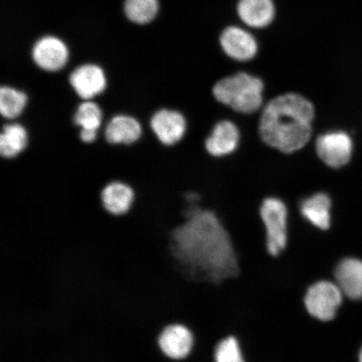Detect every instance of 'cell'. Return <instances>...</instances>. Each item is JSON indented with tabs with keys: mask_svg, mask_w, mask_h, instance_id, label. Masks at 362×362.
<instances>
[{
	"mask_svg": "<svg viewBox=\"0 0 362 362\" xmlns=\"http://www.w3.org/2000/svg\"><path fill=\"white\" fill-rule=\"evenodd\" d=\"M181 217L170 233L169 262L175 273L187 282L215 284L238 275L232 240L214 212L189 205Z\"/></svg>",
	"mask_w": 362,
	"mask_h": 362,
	"instance_id": "1",
	"label": "cell"
},
{
	"mask_svg": "<svg viewBox=\"0 0 362 362\" xmlns=\"http://www.w3.org/2000/svg\"><path fill=\"white\" fill-rule=\"evenodd\" d=\"M315 108L307 98L287 93L272 99L261 116L262 141L283 153L300 151L310 141Z\"/></svg>",
	"mask_w": 362,
	"mask_h": 362,
	"instance_id": "2",
	"label": "cell"
},
{
	"mask_svg": "<svg viewBox=\"0 0 362 362\" xmlns=\"http://www.w3.org/2000/svg\"><path fill=\"white\" fill-rule=\"evenodd\" d=\"M264 86L256 76L240 72L217 83L214 88L216 100L238 112L250 113L259 110L264 100Z\"/></svg>",
	"mask_w": 362,
	"mask_h": 362,
	"instance_id": "3",
	"label": "cell"
},
{
	"mask_svg": "<svg viewBox=\"0 0 362 362\" xmlns=\"http://www.w3.org/2000/svg\"><path fill=\"white\" fill-rule=\"evenodd\" d=\"M147 132L165 148L177 146L187 135L188 123L184 113L175 107H158L148 117L146 123Z\"/></svg>",
	"mask_w": 362,
	"mask_h": 362,
	"instance_id": "4",
	"label": "cell"
},
{
	"mask_svg": "<svg viewBox=\"0 0 362 362\" xmlns=\"http://www.w3.org/2000/svg\"><path fill=\"white\" fill-rule=\"evenodd\" d=\"M66 84L78 101L98 100L110 88V76L100 65L83 63L70 72Z\"/></svg>",
	"mask_w": 362,
	"mask_h": 362,
	"instance_id": "5",
	"label": "cell"
},
{
	"mask_svg": "<svg viewBox=\"0 0 362 362\" xmlns=\"http://www.w3.org/2000/svg\"><path fill=\"white\" fill-rule=\"evenodd\" d=\"M146 133V124L132 113L119 112L106 119L101 139L108 146L130 147L139 144Z\"/></svg>",
	"mask_w": 362,
	"mask_h": 362,
	"instance_id": "6",
	"label": "cell"
},
{
	"mask_svg": "<svg viewBox=\"0 0 362 362\" xmlns=\"http://www.w3.org/2000/svg\"><path fill=\"white\" fill-rule=\"evenodd\" d=\"M260 215L266 229L267 249L272 256L281 253L288 243V209L278 198H267L262 204Z\"/></svg>",
	"mask_w": 362,
	"mask_h": 362,
	"instance_id": "7",
	"label": "cell"
},
{
	"mask_svg": "<svg viewBox=\"0 0 362 362\" xmlns=\"http://www.w3.org/2000/svg\"><path fill=\"white\" fill-rule=\"evenodd\" d=\"M343 296L337 284L317 282L311 285L305 293V309L308 313L317 320H332L341 305Z\"/></svg>",
	"mask_w": 362,
	"mask_h": 362,
	"instance_id": "8",
	"label": "cell"
},
{
	"mask_svg": "<svg viewBox=\"0 0 362 362\" xmlns=\"http://www.w3.org/2000/svg\"><path fill=\"white\" fill-rule=\"evenodd\" d=\"M31 57L38 69L47 74H56L68 64L70 53L62 40L45 36L35 44Z\"/></svg>",
	"mask_w": 362,
	"mask_h": 362,
	"instance_id": "9",
	"label": "cell"
},
{
	"mask_svg": "<svg viewBox=\"0 0 362 362\" xmlns=\"http://www.w3.org/2000/svg\"><path fill=\"white\" fill-rule=\"evenodd\" d=\"M137 192L132 184L122 179H112L103 185L99 201L103 210L115 216H124L132 210Z\"/></svg>",
	"mask_w": 362,
	"mask_h": 362,
	"instance_id": "10",
	"label": "cell"
},
{
	"mask_svg": "<svg viewBox=\"0 0 362 362\" xmlns=\"http://www.w3.org/2000/svg\"><path fill=\"white\" fill-rule=\"evenodd\" d=\"M315 147L320 160L334 169L348 164L352 156V140L343 131H330L321 134L316 140Z\"/></svg>",
	"mask_w": 362,
	"mask_h": 362,
	"instance_id": "11",
	"label": "cell"
},
{
	"mask_svg": "<svg viewBox=\"0 0 362 362\" xmlns=\"http://www.w3.org/2000/svg\"><path fill=\"white\" fill-rule=\"evenodd\" d=\"M158 345L170 359L180 361L187 358L196 346V337L191 329L183 324H171L162 330Z\"/></svg>",
	"mask_w": 362,
	"mask_h": 362,
	"instance_id": "12",
	"label": "cell"
},
{
	"mask_svg": "<svg viewBox=\"0 0 362 362\" xmlns=\"http://www.w3.org/2000/svg\"><path fill=\"white\" fill-rule=\"evenodd\" d=\"M30 131L24 122H3L0 131V158L15 160L28 151L30 146Z\"/></svg>",
	"mask_w": 362,
	"mask_h": 362,
	"instance_id": "13",
	"label": "cell"
},
{
	"mask_svg": "<svg viewBox=\"0 0 362 362\" xmlns=\"http://www.w3.org/2000/svg\"><path fill=\"white\" fill-rule=\"evenodd\" d=\"M30 96L19 86L0 85V116L3 122L21 120L29 110Z\"/></svg>",
	"mask_w": 362,
	"mask_h": 362,
	"instance_id": "14",
	"label": "cell"
},
{
	"mask_svg": "<svg viewBox=\"0 0 362 362\" xmlns=\"http://www.w3.org/2000/svg\"><path fill=\"white\" fill-rule=\"evenodd\" d=\"M240 132L233 122L223 120L217 123L205 142L206 151L214 157L230 155L238 147Z\"/></svg>",
	"mask_w": 362,
	"mask_h": 362,
	"instance_id": "15",
	"label": "cell"
},
{
	"mask_svg": "<svg viewBox=\"0 0 362 362\" xmlns=\"http://www.w3.org/2000/svg\"><path fill=\"white\" fill-rule=\"evenodd\" d=\"M221 44L226 55L238 61L251 60L257 52V45L253 36L238 27L226 29L221 35Z\"/></svg>",
	"mask_w": 362,
	"mask_h": 362,
	"instance_id": "16",
	"label": "cell"
},
{
	"mask_svg": "<svg viewBox=\"0 0 362 362\" xmlns=\"http://www.w3.org/2000/svg\"><path fill=\"white\" fill-rule=\"evenodd\" d=\"M337 284L343 294L358 300L362 298V260L348 257L336 269Z\"/></svg>",
	"mask_w": 362,
	"mask_h": 362,
	"instance_id": "17",
	"label": "cell"
},
{
	"mask_svg": "<svg viewBox=\"0 0 362 362\" xmlns=\"http://www.w3.org/2000/svg\"><path fill=\"white\" fill-rule=\"evenodd\" d=\"M107 119L101 103L98 100L76 103L71 112V124L76 129L94 130L102 132Z\"/></svg>",
	"mask_w": 362,
	"mask_h": 362,
	"instance_id": "18",
	"label": "cell"
},
{
	"mask_svg": "<svg viewBox=\"0 0 362 362\" xmlns=\"http://www.w3.org/2000/svg\"><path fill=\"white\" fill-rule=\"evenodd\" d=\"M330 209L332 201L328 194L322 192L312 194L305 199L300 206L302 216L315 228L321 230L329 228L332 221Z\"/></svg>",
	"mask_w": 362,
	"mask_h": 362,
	"instance_id": "19",
	"label": "cell"
},
{
	"mask_svg": "<svg viewBox=\"0 0 362 362\" xmlns=\"http://www.w3.org/2000/svg\"><path fill=\"white\" fill-rule=\"evenodd\" d=\"M238 11L242 21L255 28L269 25L274 16L272 0H240Z\"/></svg>",
	"mask_w": 362,
	"mask_h": 362,
	"instance_id": "20",
	"label": "cell"
},
{
	"mask_svg": "<svg viewBox=\"0 0 362 362\" xmlns=\"http://www.w3.org/2000/svg\"><path fill=\"white\" fill-rule=\"evenodd\" d=\"M158 10V0H125L124 11L129 19L136 24L151 22Z\"/></svg>",
	"mask_w": 362,
	"mask_h": 362,
	"instance_id": "21",
	"label": "cell"
},
{
	"mask_svg": "<svg viewBox=\"0 0 362 362\" xmlns=\"http://www.w3.org/2000/svg\"><path fill=\"white\" fill-rule=\"evenodd\" d=\"M215 362H245L238 339L233 337H226L216 347Z\"/></svg>",
	"mask_w": 362,
	"mask_h": 362,
	"instance_id": "22",
	"label": "cell"
},
{
	"mask_svg": "<svg viewBox=\"0 0 362 362\" xmlns=\"http://www.w3.org/2000/svg\"><path fill=\"white\" fill-rule=\"evenodd\" d=\"M359 362H362V348L359 354Z\"/></svg>",
	"mask_w": 362,
	"mask_h": 362,
	"instance_id": "23",
	"label": "cell"
}]
</instances>
